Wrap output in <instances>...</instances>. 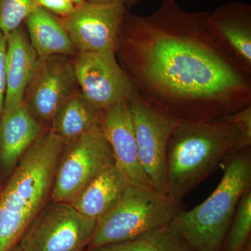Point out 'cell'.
Listing matches in <instances>:
<instances>
[{
    "instance_id": "d4e9b609",
    "label": "cell",
    "mask_w": 251,
    "mask_h": 251,
    "mask_svg": "<svg viewBox=\"0 0 251 251\" xmlns=\"http://www.w3.org/2000/svg\"><path fill=\"white\" fill-rule=\"evenodd\" d=\"M89 1L98 3H109V4H115L121 5L127 10L137 5L140 0H87Z\"/></svg>"
},
{
    "instance_id": "83f0119b",
    "label": "cell",
    "mask_w": 251,
    "mask_h": 251,
    "mask_svg": "<svg viewBox=\"0 0 251 251\" xmlns=\"http://www.w3.org/2000/svg\"><path fill=\"white\" fill-rule=\"evenodd\" d=\"M75 5L80 4L81 3L83 2L85 0H70Z\"/></svg>"
},
{
    "instance_id": "603a6c76",
    "label": "cell",
    "mask_w": 251,
    "mask_h": 251,
    "mask_svg": "<svg viewBox=\"0 0 251 251\" xmlns=\"http://www.w3.org/2000/svg\"><path fill=\"white\" fill-rule=\"evenodd\" d=\"M39 7L44 8L59 18L72 14L75 6L70 0H38Z\"/></svg>"
},
{
    "instance_id": "e0dca14e",
    "label": "cell",
    "mask_w": 251,
    "mask_h": 251,
    "mask_svg": "<svg viewBox=\"0 0 251 251\" xmlns=\"http://www.w3.org/2000/svg\"><path fill=\"white\" fill-rule=\"evenodd\" d=\"M31 46L39 57L62 54L74 57L77 53L59 17L44 8H37L25 20Z\"/></svg>"
},
{
    "instance_id": "52a82bcc",
    "label": "cell",
    "mask_w": 251,
    "mask_h": 251,
    "mask_svg": "<svg viewBox=\"0 0 251 251\" xmlns=\"http://www.w3.org/2000/svg\"><path fill=\"white\" fill-rule=\"evenodd\" d=\"M115 164L100 126L65 145L54 176L52 201L71 203L86 185Z\"/></svg>"
},
{
    "instance_id": "3957f363",
    "label": "cell",
    "mask_w": 251,
    "mask_h": 251,
    "mask_svg": "<svg viewBox=\"0 0 251 251\" xmlns=\"http://www.w3.org/2000/svg\"><path fill=\"white\" fill-rule=\"evenodd\" d=\"M241 133L221 121L180 120L167 151L166 193L181 202L239 150Z\"/></svg>"
},
{
    "instance_id": "7402d4cb",
    "label": "cell",
    "mask_w": 251,
    "mask_h": 251,
    "mask_svg": "<svg viewBox=\"0 0 251 251\" xmlns=\"http://www.w3.org/2000/svg\"><path fill=\"white\" fill-rule=\"evenodd\" d=\"M221 120L235 126L241 133L239 150L251 147V105L246 108L226 115Z\"/></svg>"
},
{
    "instance_id": "2e32d148",
    "label": "cell",
    "mask_w": 251,
    "mask_h": 251,
    "mask_svg": "<svg viewBox=\"0 0 251 251\" xmlns=\"http://www.w3.org/2000/svg\"><path fill=\"white\" fill-rule=\"evenodd\" d=\"M129 185L115 164L86 185L71 204L82 215L99 219L117 205Z\"/></svg>"
},
{
    "instance_id": "7c38bea8",
    "label": "cell",
    "mask_w": 251,
    "mask_h": 251,
    "mask_svg": "<svg viewBox=\"0 0 251 251\" xmlns=\"http://www.w3.org/2000/svg\"><path fill=\"white\" fill-rule=\"evenodd\" d=\"M99 126L111 147L115 165L129 184L153 188L140 163L129 100L103 110Z\"/></svg>"
},
{
    "instance_id": "9a60e30c",
    "label": "cell",
    "mask_w": 251,
    "mask_h": 251,
    "mask_svg": "<svg viewBox=\"0 0 251 251\" xmlns=\"http://www.w3.org/2000/svg\"><path fill=\"white\" fill-rule=\"evenodd\" d=\"M44 126L23 105L0 120V170L9 176L28 149L44 131Z\"/></svg>"
},
{
    "instance_id": "277c9868",
    "label": "cell",
    "mask_w": 251,
    "mask_h": 251,
    "mask_svg": "<svg viewBox=\"0 0 251 251\" xmlns=\"http://www.w3.org/2000/svg\"><path fill=\"white\" fill-rule=\"evenodd\" d=\"M222 179L204 202L181 211L168 228L193 251H221L239 200L251 189V148L237 151L225 163Z\"/></svg>"
},
{
    "instance_id": "484cf974",
    "label": "cell",
    "mask_w": 251,
    "mask_h": 251,
    "mask_svg": "<svg viewBox=\"0 0 251 251\" xmlns=\"http://www.w3.org/2000/svg\"><path fill=\"white\" fill-rule=\"evenodd\" d=\"M242 251H251L250 242H248L244 247L243 248Z\"/></svg>"
},
{
    "instance_id": "6da1fadb",
    "label": "cell",
    "mask_w": 251,
    "mask_h": 251,
    "mask_svg": "<svg viewBox=\"0 0 251 251\" xmlns=\"http://www.w3.org/2000/svg\"><path fill=\"white\" fill-rule=\"evenodd\" d=\"M209 12L163 0L148 16L126 14L115 54L137 93L181 120L213 121L251 105V74L226 49Z\"/></svg>"
},
{
    "instance_id": "ba28073f",
    "label": "cell",
    "mask_w": 251,
    "mask_h": 251,
    "mask_svg": "<svg viewBox=\"0 0 251 251\" xmlns=\"http://www.w3.org/2000/svg\"><path fill=\"white\" fill-rule=\"evenodd\" d=\"M129 105L144 171L153 189L166 193L168 143L181 120L151 106L138 93Z\"/></svg>"
},
{
    "instance_id": "4316f807",
    "label": "cell",
    "mask_w": 251,
    "mask_h": 251,
    "mask_svg": "<svg viewBox=\"0 0 251 251\" xmlns=\"http://www.w3.org/2000/svg\"><path fill=\"white\" fill-rule=\"evenodd\" d=\"M9 251H23L21 248L20 247V246L17 244V245L15 246V247H13L12 249H10Z\"/></svg>"
},
{
    "instance_id": "9c48e42d",
    "label": "cell",
    "mask_w": 251,
    "mask_h": 251,
    "mask_svg": "<svg viewBox=\"0 0 251 251\" xmlns=\"http://www.w3.org/2000/svg\"><path fill=\"white\" fill-rule=\"evenodd\" d=\"M73 63L81 93L100 111L137 93L115 52H77Z\"/></svg>"
},
{
    "instance_id": "7a4b0ae2",
    "label": "cell",
    "mask_w": 251,
    "mask_h": 251,
    "mask_svg": "<svg viewBox=\"0 0 251 251\" xmlns=\"http://www.w3.org/2000/svg\"><path fill=\"white\" fill-rule=\"evenodd\" d=\"M65 144L50 129L31 145L0 191V251L18 244L52 200L56 170Z\"/></svg>"
},
{
    "instance_id": "30bf717a",
    "label": "cell",
    "mask_w": 251,
    "mask_h": 251,
    "mask_svg": "<svg viewBox=\"0 0 251 251\" xmlns=\"http://www.w3.org/2000/svg\"><path fill=\"white\" fill-rule=\"evenodd\" d=\"M128 11L121 5L85 0L59 21L77 52H115Z\"/></svg>"
},
{
    "instance_id": "44dd1931",
    "label": "cell",
    "mask_w": 251,
    "mask_h": 251,
    "mask_svg": "<svg viewBox=\"0 0 251 251\" xmlns=\"http://www.w3.org/2000/svg\"><path fill=\"white\" fill-rule=\"evenodd\" d=\"M39 7L38 0H0V32L6 37Z\"/></svg>"
},
{
    "instance_id": "5b68a950",
    "label": "cell",
    "mask_w": 251,
    "mask_h": 251,
    "mask_svg": "<svg viewBox=\"0 0 251 251\" xmlns=\"http://www.w3.org/2000/svg\"><path fill=\"white\" fill-rule=\"evenodd\" d=\"M182 210L181 202L166 193L129 185L117 205L97 219L87 249L122 242L166 227Z\"/></svg>"
},
{
    "instance_id": "5bb4252c",
    "label": "cell",
    "mask_w": 251,
    "mask_h": 251,
    "mask_svg": "<svg viewBox=\"0 0 251 251\" xmlns=\"http://www.w3.org/2000/svg\"><path fill=\"white\" fill-rule=\"evenodd\" d=\"M208 20L220 41L251 74V5L227 1L210 11Z\"/></svg>"
},
{
    "instance_id": "4fadbf2b",
    "label": "cell",
    "mask_w": 251,
    "mask_h": 251,
    "mask_svg": "<svg viewBox=\"0 0 251 251\" xmlns=\"http://www.w3.org/2000/svg\"><path fill=\"white\" fill-rule=\"evenodd\" d=\"M39 58L24 24L6 36V91L2 115L23 106L26 89Z\"/></svg>"
},
{
    "instance_id": "ffe728a7",
    "label": "cell",
    "mask_w": 251,
    "mask_h": 251,
    "mask_svg": "<svg viewBox=\"0 0 251 251\" xmlns=\"http://www.w3.org/2000/svg\"><path fill=\"white\" fill-rule=\"evenodd\" d=\"M251 231V189L242 196L238 203L227 231L226 251H242L249 242Z\"/></svg>"
},
{
    "instance_id": "cb8c5ba5",
    "label": "cell",
    "mask_w": 251,
    "mask_h": 251,
    "mask_svg": "<svg viewBox=\"0 0 251 251\" xmlns=\"http://www.w3.org/2000/svg\"><path fill=\"white\" fill-rule=\"evenodd\" d=\"M6 37L0 32V120L2 116L6 91Z\"/></svg>"
},
{
    "instance_id": "8992f818",
    "label": "cell",
    "mask_w": 251,
    "mask_h": 251,
    "mask_svg": "<svg viewBox=\"0 0 251 251\" xmlns=\"http://www.w3.org/2000/svg\"><path fill=\"white\" fill-rule=\"evenodd\" d=\"M97 219L82 215L71 203L51 200L18 242L23 251H85Z\"/></svg>"
},
{
    "instance_id": "8fae6325",
    "label": "cell",
    "mask_w": 251,
    "mask_h": 251,
    "mask_svg": "<svg viewBox=\"0 0 251 251\" xmlns=\"http://www.w3.org/2000/svg\"><path fill=\"white\" fill-rule=\"evenodd\" d=\"M78 89L73 57H39L23 105L41 125H50L61 105Z\"/></svg>"
},
{
    "instance_id": "ac0fdd59",
    "label": "cell",
    "mask_w": 251,
    "mask_h": 251,
    "mask_svg": "<svg viewBox=\"0 0 251 251\" xmlns=\"http://www.w3.org/2000/svg\"><path fill=\"white\" fill-rule=\"evenodd\" d=\"M102 112L89 102L78 89L56 112L50 129L67 145L98 126Z\"/></svg>"
},
{
    "instance_id": "d6986e66",
    "label": "cell",
    "mask_w": 251,
    "mask_h": 251,
    "mask_svg": "<svg viewBox=\"0 0 251 251\" xmlns=\"http://www.w3.org/2000/svg\"><path fill=\"white\" fill-rule=\"evenodd\" d=\"M85 251H193L168 226Z\"/></svg>"
}]
</instances>
